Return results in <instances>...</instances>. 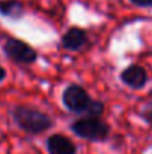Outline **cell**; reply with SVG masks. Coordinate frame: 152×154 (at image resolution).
Segmentation results:
<instances>
[{"instance_id":"cell-1","label":"cell","mask_w":152,"mask_h":154,"mask_svg":"<svg viewBox=\"0 0 152 154\" xmlns=\"http://www.w3.org/2000/svg\"><path fill=\"white\" fill-rule=\"evenodd\" d=\"M9 114L13 123L28 135H40L54 126V121L48 114L33 106L15 105L10 108Z\"/></svg>"},{"instance_id":"cell-2","label":"cell","mask_w":152,"mask_h":154,"mask_svg":"<svg viewBox=\"0 0 152 154\" xmlns=\"http://www.w3.org/2000/svg\"><path fill=\"white\" fill-rule=\"evenodd\" d=\"M63 105L73 114H85L87 117H100L104 112V103L91 99L88 91L79 84H70L61 96Z\"/></svg>"},{"instance_id":"cell-3","label":"cell","mask_w":152,"mask_h":154,"mask_svg":"<svg viewBox=\"0 0 152 154\" xmlns=\"http://www.w3.org/2000/svg\"><path fill=\"white\" fill-rule=\"evenodd\" d=\"M70 130L82 139L91 142H104L110 135V127L100 117H82L70 124Z\"/></svg>"},{"instance_id":"cell-4","label":"cell","mask_w":152,"mask_h":154,"mask_svg":"<svg viewBox=\"0 0 152 154\" xmlns=\"http://www.w3.org/2000/svg\"><path fill=\"white\" fill-rule=\"evenodd\" d=\"M3 52L16 64H31L37 60V52L34 48L15 38H10L3 44Z\"/></svg>"},{"instance_id":"cell-5","label":"cell","mask_w":152,"mask_h":154,"mask_svg":"<svg viewBox=\"0 0 152 154\" xmlns=\"http://www.w3.org/2000/svg\"><path fill=\"white\" fill-rule=\"evenodd\" d=\"M119 79L127 87H130L133 90H140L148 82V73H146L143 66H140V64H130L128 67H125L121 72Z\"/></svg>"},{"instance_id":"cell-6","label":"cell","mask_w":152,"mask_h":154,"mask_svg":"<svg viewBox=\"0 0 152 154\" xmlns=\"http://www.w3.org/2000/svg\"><path fill=\"white\" fill-rule=\"evenodd\" d=\"M45 147H46V151L48 154H76L78 153V148L75 145V142L61 135V133H54L46 138V142H45Z\"/></svg>"},{"instance_id":"cell-7","label":"cell","mask_w":152,"mask_h":154,"mask_svg":"<svg viewBox=\"0 0 152 154\" xmlns=\"http://www.w3.org/2000/svg\"><path fill=\"white\" fill-rule=\"evenodd\" d=\"M88 42V35L79 27H70L61 36V47L67 51H79Z\"/></svg>"},{"instance_id":"cell-8","label":"cell","mask_w":152,"mask_h":154,"mask_svg":"<svg viewBox=\"0 0 152 154\" xmlns=\"http://www.w3.org/2000/svg\"><path fill=\"white\" fill-rule=\"evenodd\" d=\"M24 6L19 0H0V15L10 20L22 18Z\"/></svg>"},{"instance_id":"cell-9","label":"cell","mask_w":152,"mask_h":154,"mask_svg":"<svg viewBox=\"0 0 152 154\" xmlns=\"http://www.w3.org/2000/svg\"><path fill=\"white\" fill-rule=\"evenodd\" d=\"M140 117H142L149 126H152V100L149 103H146V105L142 108Z\"/></svg>"},{"instance_id":"cell-10","label":"cell","mask_w":152,"mask_h":154,"mask_svg":"<svg viewBox=\"0 0 152 154\" xmlns=\"http://www.w3.org/2000/svg\"><path fill=\"white\" fill-rule=\"evenodd\" d=\"M130 3L139 8H152V0H130Z\"/></svg>"},{"instance_id":"cell-11","label":"cell","mask_w":152,"mask_h":154,"mask_svg":"<svg viewBox=\"0 0 152 154\" xmlns=\"http://www.w3.org/2000/svg\"><path fill=\"white\" fill-rule=\"evenodd\" d=\"M4 78H6V69L0 64V82H3V81H4Z\"/></svg>"}]
</instances>
